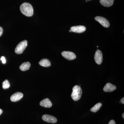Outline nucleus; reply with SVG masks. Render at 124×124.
I'll list each match as a JSON object with an SVG mask.
<instances>
[{
	"label": "nucleus",
	"mask_w": 124,
	"mask_h": 124,
	"mask_svg": "<svg viewBox=\"0 0 124 124\" xmlns=\"http://www.w3.org/2000/svg\"><path fill=\"white\" fill-rule=\"evenodd\" d=\"M20 9L22 13L27 17L33 15V9L32 6L29 3L24 2L20 6Z\"/></svg>",
	"instance_id": "f257e3e1"
},
{
	"label": "nucleus",
	"mask_w": 124,
	"mask_h": 124,
	"mask_svg": "<svg viewBox=\"0 0 124 124\" xmlns=\"http://www.w3.org/2000/svg\"><path fill=\"white\" fill-rule=\"evenodd\" d=\"M82 94V90L80 86L79 85H75L72 88V92L71 97L72 99L75 101L79 100Z\"/></svg>",
	"instance_id": "f03ea898"
},
{
	"label": "nucleus",
	"mask_w": 124,
	"mask_h": 124,
	"mask_svg": "<svg viewBox=\"0 0 124 124\" xmlns=\"http://www.w3.org/2000/svg\"><path fill=\"white\" fill-rule=\"evenodd\" d=\"M27 46V41L24 40L21 41L16 46L15 49L16 53L20 54L23 53Z\"/></svg>",
	"instance_id": "7ed1b4c3"
},
{
	"label": "nucleus",
	"mask_w": 124,
	"mask_h": 124,
	"mask_svg": "<svg viewBox=\"0 0 124 124\" xmlns=\"http://www.w3.org/2000/svg\"><path fill=\"white\" fill-rule=\"evenodd\" d=\"M95 19L105 27L108 28L110 26V23L106 18L101 16H97L95 17Z\"/></svg>",
	"instance_id": "20e7f679"
},
{
	"label": "nucleus",
	"mask_w": 124,
	"mask_h": 124,
	"mask_svg": "<svg viewBox=\"0 0 124 124\" xmlns=\"http://www.w3.org/2000/svg\"><path fill=\"white\" fill-rule=\"evenodd\" d=\"M42 118L44 121L48 122V123L55 124V123H57V120L56 117L50 115H44L42 116Z\"/></svg>",
	"instance_id": "39448f33"
},
{
	"label": "nucleus",
	"mask_w": 124,
	"mask_h": 124,
	"mask_svg": "<svg viewBox=\"0 0 124 124\" xmlns=\"http://www.w3.org/2000/svg\"><path fill=\"white\" fill-rule=\"evenodd\" d=\"M62 54L65 58L69 60H73L76 58V54L73 52L70 51H63L62 52Z\"/></svg>",
	"instance_id": "423d86ee"
},
{
	"label": "nucleus",
	"mask_w": 124,
	"mask_h": 124,
	"mask_svg": "<svg viewBox=\"0 0 124 124\" xmlns=\"http://www.w3.org/2000/svg\"><path fill=\"white\" fill-rule=\"evenodd\" d=\"M94 58L95 62L97 64H101L103 61L102 54L101 51L99 50H97L94 55Z\"/></svg>",
	"instance_id": "0eeeda50"
},
{
	"label": "nucleus",
	"mask_w": 124,
	"mask_h": 124,
	"mask_svg": "<svg viewBox=\"0 0 124 124\" xmlns=\"http://www.w3.org/2000/svg\"><path fill=\"white\" fill-rule=\"evenodd\" d=\"M70 30L72 32L76 33H81L84 32L86 30V28L84 26H78L72 27Z\"/></svg>",
	"instance_id": "6e6552de"
},
{
	"label": "nucleus",
	"mask_w": 124,
	"mask_h": 124,
	"mask_svg": "<svg viewBox=\"0 0 124 124\" xmlns=\"http://www.w3.org/2000/svg\"><path fill=\"white\" fill-rule=\"evenodd\" d=\"M23 97V94L20 92L15 93L10 97V100L12 102H17L20 100Z\"/></svg>",
	"instance_id": "1a4fd4ad"
},
{
	"label": "nucleus",
	"mask_w": 124,
	"mask_h": 124,
	"mask_svg": "<svg viewBox=\"0 0 124 124\" xmlns=\"http://www.w3.org/2000/svg\"><path fill=\"white\" fill-rule=\"evenodd\" d=\"M116 86L110 83H108L105 85L103 88V91L106 92H112L115 90Z\"/></svg>",
	"instance_id": "9d476101"
},
{
	"label": "nucleus",
	"mask_w": 124,
	"mask_h": 124,
	"mask_svg": "<svg viewBox=\"0 0 124 124\" xmlns=\"http://www.w3.org/2000/svg\"><path fill=\"white\" fill-rule=\"evenodd\" d=\"M40 106L47 108L51 107L52 103L48 98L42 100L40 103Z\"/></svg>",
	"instance_id": "9b49d317"
},
{
	"label": "nucleus",
	"mask_w": 124,
	"mask_h": 124,
	"mask_svg": "<svg viewBox=\"0 0 124 124\" xmlns=\"http://www.w3.org/2000/svg\"><path fill=\"white\" fill-rule=\"evenodd\" d=\"M114 0H100L101 4L106 7H110L113 5Z\"/></svg>",
	"instance_id": "f8f14e48"
},
{
	"label": "nucleus",
	"mask_w": 124,
	"mask_h": 124,
	"mask_svg": "<svg viewBox=\"0 0 124 124\" xmlns=\"http://www.w3.org/2000/svg\"><path fill=\"white\" fill-rule=\"evenodd\" d=\"M41 66L44 67H49L51 66L50 61L47 59H43L40 60L39 62Z\"/></svg>",
	"instance_id": "ddd939ff"
},
{
	"label": "nucleus",
	"mask_w": 124,
	"mask_h": 124,
	"mask_svg": "<svg viewBox=\"0 0 124 124\" xmlns=\"http://www.w3.org/2000/svg\"><path fill=\"white\" fill-rule=\"evenodd\" d=\"M31 64L29 62L23 63L19 67L20 70L22 71H25L29 70L31 67Z\"/></svg>",
	"instance_id": "4468645a"
},
{
	"label": "nucleus",
	"mask_w": 124,
	"mask_h": 124,
	"mask_svg": "<svg viewBox=\"0 0 124 124\" xmlns=\"http://www.w3.org/2000/svg\"><path fill=\"white\" fill-rule=\"evenodd\" d=\"M102 106V104L101 103H98L94 105L93 108L90 109L91 111L93 112H96L99 110Z\"/></svg>",
	"instance_id": "2eb2a0df"
},
{
	"label": "nucleus",
	"mask_w": 124,
	"mask_h": 124,
	"mask_svg": "<svg viewBox=\"0 0 124 124\" xmlns=\"http://www.w3.org/2000/svg\"><path fill=\"white\" fill-rule=\"evenodd\" d=\"M10 86L8 80H5L4 81L2 82V88L4 89L8 88Z\"/></svg>",
	"instance_id": "dca6fc26"
},
{
	"label": "nucleus",
	"mask_w": 124,
	"mask_h": 124,
	"mask_svg": "<svg viewBox=\"0 0 124 124\" xmlns=\"http://www.w3.org/2000/svg\"><path fill=\"white\" fill-rule=\"evenodd\" d=\"M0 60L2 61V63L3 64H5L6 62V60L5 58L4 57H2L1 58Z\"/></svg>",
	"instance_id": "f3484780"
},
{
	"label": "nucleus",
	"mask_w": 124,
	"mask_h": 124,
	"mask_svg": "<svg viewBox=\"0 0 124 124\" xmlns=\"http://www.w3.org/2000/svg\"><path fill=\"white\" fill-rule=\"evenodd\" d=\"M108 124H116L115 121L114 120H112L110 121Z\"/></svg>",
	"instance_id": "a211bd4d"
},
{
	"label": "nucleus",
	"mask_w": 124,
	"mask_h": 124,
	"mask_svg": "<svg viewBox=\"0 0 124 124\" xmlns=\"http://www.w3.org/2000/svg\"><path fill=\"white\" fill-rule=\"evenodd\" d=\"M3 31V29H2V27H0V37L2 35Z\"/></svg>",
	"instance_id": "6ab92c4d"
},
{
	"label": "nucleus",
	"mask_w": 124,
	"mask_h": 124,
	"mask_svg": "<svg viewBox=\"0 0 124 124\" xmlns=\"http://www.w3.org/2000/svg\"><path fill=\"white\" fill-rule=\"evenodd\" d=\"M121 102L122 104H124V98H122V99L121 100Z\"/></svg>",
	"instance_id": "aec40b11"
},
{
	"label": "nucleus",
	"mask_w": 124,
	"mask_h": 124,
	"mask_svg": "<svg viewBox=\"0 0 124 124\" xmlns=\"http://www.w3.org/2000/svg\"><path fill=\"white\" fill-rule=\"evenodd\" d=\"M2 110H1V109H0V115H1V114H2Z\"/></svg>",
	"instance_id": "412c9836"
},
{
	"label": "nucleus",
	"mask_w": 124,
	"mask_h": 124,
	"mask_svg": "<svg viewBox=\"0 0 124 124\" xmlns=\"http://www.w3.org/2000/svg\"><path fill=\"white\" fill-rule=\"evenodd\" d=\"M122 117H123V118H124V113H123V114H122Z\"/></svg>",
	"instance_id": "4be33fe9"
},
{
	"label": "nucleus",
	"mask_w": 124,
	"mask_h": 124,
	"mask_svg": "<svg viewBox=\"0 0 124 124\" xmlns=\"http://www.w3.org/2000/svg\"><path fill=\"white\" fill-rule=\"evenodd\" d=\"M69 31V32H71L72 31H71V30H70V31Z\"/></svg>",
	"instance_id": "5701e85b"
},
{
	"label": "nucleus",
	"mask_w": 124,
	"mask_h": 124,
	"mask_svg": "<svg viewBox=\"0 0 124 124\" xmlns=\"http://www.w3.org/2000/svg\"></svg>",
	"instance_id": "b1692460"
},
{
	"label": "nucleus",
	"mask_w": 124,
	"mask_h": 124,
	"mask_svg": "<svg viewBox=\"0 0 124 124\" xmlns=\"http://www.w3.org/2000/svg\"><path fill=\"white\" fill-rule=\"evenodd\" d=\"M97 48H98V46H97Z\"/></svg>",
	"instance_id": "393cba45"
}]
</instances>
